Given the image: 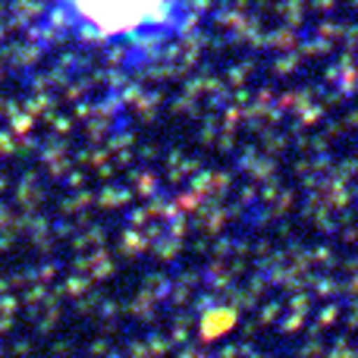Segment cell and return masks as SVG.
<instances>
[{"label":"cell","instance_id":"6da1fadb","mask_svg":"<svg viewBox=\"0 0 358 358\" xmlns=\"http://www.w3.org/2000/svg\"><path fill=\"white\" fill-rule=\"evenodd\" d=\"M69 25L101 44H167L182 35L189 0H63Z\"/></svg>","mask_w":358,"mask_h":358}]
</instances>
